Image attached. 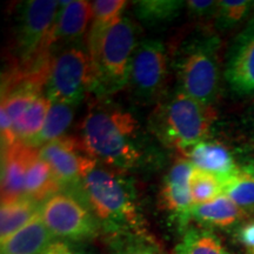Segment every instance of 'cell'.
<instances>
[{
    "label": "cell",
    "mask_w": 254,
    "mask_h": 254,
    "mask_svg": "<svg viewBox=\"0 0 254 254\" xmlns=\"http://www.w3.org/2000/svg\"><path fill=\"white\" fill-rule=\"evenodd\" d=\"M38 153V148L23 141L1 150V205L26 198V173L31 160Z\"/></svg>",
    "instance_id": "obj_14"
},
{
    "label": "cell",
    "mask_w": 254,
    "mask_h": 254,
    "mask_svg": "<svg viewBox=\"0 0 254 254\" xmlns=\"http://www.w3.org/2000/svg\"><path fill=\"white\" fill-rule=\"evenodd\" d=\"M252 124H253V126H254V105H253V107H252Z\"/></svg>",
    "instance_id": "obj_34"
},
{
    "label": "cell",
    "mask_w": 254,
    "mask_h": 254,
    "mask_svg": "<svg viewBox=\"0 0 254 254\" xmlns=\"http://www.w3.org/2000/svg\"><path fill=\"white\" fill-rule=\"evenodd\" d=\"M97 99L81 123L79 139L85 151L97 163L119 172L139 166L144 150L136 119L106 98Z\"/></svg>",
    "instance_id": "obj_1"
},
{
    "label": "cell",
    "mask_w": 254,
    "mask_h": 254,
    "mask_svg": "<svg viewBox=\"0 0 254 254\" xmlns=\"http://www.w3.org/2000/svg\"><path fill=\"white\" fill-rule=\"evenodd\" d=\"M60 11L57 15L53 26L52 49L53 52L59 49L60 45L66 47L75 46L72 44L78 43L90 30L92 20V2L85 0L75 1H60Z\"/></svg>",
    "instance_id": "obj_15"
},
{
    "label": "cell",
    "mask_w": 254,
    "mask_h": 254,
    "mask_svg": "<svg viewBox=\"0 0 254 254\" xmlns=\"http://www.w3.org/2000/svg\"><path fill=\"white\" fill-rule=\"evenodd\" d=\"M39 155L52 168L62 187H78L97 166L78 136L64 135L39 148Z\"/></svg>",
    "instance_id": "obj_10"
},
{
    "label": "cell",
    "mask_w": 254,
    "mask_h": 254,
    "mask_svg": "<svg viewBox=\"0 0 254 254\" xmlns=\"http://www.w3.org/2000/svg\"><path fill=\"white\" fill-rule=\"evenodd\" d=\"M245 167H247V168H249V170H251L254 173V158L251 159V160L249 161V164L245 165Z\"/></svg>",
    "instance_id": "obj_33"
},
{
    "label": "cell",
    "mask_w": 254,
    "mask_h": 254,
    "mask_svg": "<svg viewBox=\"0 0 254 254\" xmlns=\"http://www.w3.org/2000/svg\"><path fill=\"white\" fill-rule=\"evenodd\" d=\"M41 206L28 198L1 205L0 209V236L1 241L7 239L24 227L34 215L40 212Z\"/></svg>",
    "instance_id": "obj_22"
},
{
    "label": "cell",
    "mask_w": 254,
    "mask_h": 254,
    "mask_svg": "<svg viewBox=\"0 0 254 254\" xmlns=\"http://www.w3.org/2000/svg\"><path fill=\"white\" fill-rule=\"evenodd\" d=\"M194 166L185 158L178 159L164 178L160 190V205L172 214L182 226L190 221V209L194 205L190 192V177Z\"/></svg>",
    "instance_id": "obj_12"
},
{
    "label": "cell",
    "mask_w": 254,
    "mask_h": 254,
    "mask_svg": "<svg viewBox=\"0 0 254 254\" xmlns=\"http://www.w3.org/2000/svg\"><path fill=\"white\" fill-rule=\"evenodd\" d=\"M40 213L52 236L64 240L92 239L100 230L87 206L73 194L57 193L41 205Z\"/></svg>",
    "instance_id": "obj_8"
},
{
    "label": "cell",
    "mask_w": 254,
    "mask_h": 254,
    "mask_svg": "<svg viewBox=\"0 0 254 254\" xmlns=\"http://www.w3.org/2000/svg\"><path fill=\"white\" fill-rule=\"evenodd\" d=\"M44 254H45V253H44Z\"/></svg>",
    "instance_id": "obj_36"
},
{
    "label": "cell",
    "mask_w": 254,
    "mask_h": 254,
    "mask_svg": "<svg viewBox=\"0 0 254 254\" xmlns=\"http://www.w3.org/2000/svg\"><path fill=\"white\" fill-rule=\"evenodd\" d=\"M52 106L41 91L17 88L1 93V107L8 114L19 141L28 144L43 128Z\"/></svg>",
    "instance_id": "obj_11"
},
{
    "label": "cell",
    "mask_w": 254,
    "mask_h": 254,
    "mask_svg": "<svg viewBox=\"0 0 254 254\" xmlns=\"http://www.w3.org/2000/svg\"><path fill=\"white\" fill-rule=\"evenodd\" d=\"M73 117H74V107L71 105L52 103L43 128L36 138L28 142V145L39 150L49 142L66 135L65 133L71 125Z\"/></svg>",
    "instance_id": "obj_21"
},
{
    "label": "cell",
    "mask_w": 254,
    "mask_h": 254,
    "mask_svg": "<svg viewBox=\"0 0 254 254\" xmlns=\"http://www.w3.org/2000/svg\"><path fill=\"white\" fill-rule=\"evenodd\" d=\"M215 119L217 114L211 105L176 91L159 103L150 126L161 144L182 153L208 138Z\"/></svg>",
    "instance_id": "obj_3"
},
{
    "label": "cell",
    "mask_w": 254,
    "mask_h": 254,
    "mask_svg": "<svg viewBox=\"0 0 254 254\" xmlns=\"http://www.w3.org/2000/svg\"><path fill=\"white\" fill-rule=\"evenodd\" d=\"M77 190L81 193L82 202L94 215L100 230L110 237L147 233L134 186L122 172L95 166Z\"/></svg>",
    "instance_id": "obj_2"
},
{
    "label": "cell",
    "mask_w": 254,
    "mask_h": 254,
    "mask_svg": "<svg viewBox=\"0 0 254 254\" xmlns=\"http://www.w3.org/2000/svg\"><path fill=\"white\" fill-rule=\"evenodd\" d=\"M136 36L135 24L123 15L97 43L87 46L93 71L92 92L98 98H107L128 84Z\"/></svg>",
    "instance_id": "obj_4"
},
{
    "label": "cell",
    "mask_w": 254,
    "mask_h": 254,
    "mask_svg": "<svg viewBox=\"0 0 254 254\" xmlns=\"http://www.w3.org/2000/svg\"><path fill=\"white\" fill-rule=\"evenodd\" d=\"M45 254H88V252L67 241H53Z\"/></svg>",
    "instance_id": "obj_32"
},
{
    "label": "cell",
    "mask_w": 254,
    "mask_h": 254,
    "mask_svg": "<svg viewBox=\"0 0 254 254\" xmlns=\"http://www.w3.org/2000/svg\"><path fill=\"white\" fill-rule=\"evenodd\" d=\"M222 194L227 195L246 215L254 213V173L239 167L236 172L221 180Z\"/></svg>",
    "instance_id": "obj_20"
},
{
    "label": "cell",
    "mask_w": 254,
    "mask_h": 254,
    "mask_svg": "<svg viewBox=\"0 0 254 254\" xmlns=\"http://www.w3.org/2000/svg\"><path fill=\"white\" fill-rule=\"evenodd\" d=\"M93 88V71L88 52L78 46L55 53L45 95L52 103L75 107Z\"/></svg>",
    "instance_id": "obj_6"
},
{
    "label": "cell",
    "mask_w": 254,
    "mask_h": 254,
    "mask_svg": "<svg viewBox=\"0 0 254 254\" xmlns=\"http://www.w3.org/2000/svg\"><path fill=\"white\" fill-rule=\"evenodd\" d=\"M62 189L52 168L38 153L28 166L25 179V196L38 204H44Z\"/></svg>",
    "instance_id": "obj_19"
},
{
    "label": "cell",
    "mask_w": 254,
    "mask_h": 254,
    "mask_svg": "<svg viewBox=\"0 0 254 254\" xmlns=\"http://www.w3.org/2000/svg\"><path fill=\"white\" fill-rule=\"evenodd\" d=\"M182 155L195 168L217 176L220 182L239 168L226 146L217 141H200Z\"/></svg>",
    "instance_id": "obj_16"
},
{
    "label": "cell",
    "mask_w": 254,
    "mask_h": 254,
    "mask_svg": "<svg viewBox=\"0 0 254 254\" xmlns=\"http://www.w3.org/2000/svg\"><path fill=\"white\" fill-rule=\"evenodd\" d=\"M127 2L124 0H98L92 2V20L87 33V46L93 45L105 32L123 17Z\"/></svg>",
    "instance_id": "obj_23"
},
{
    "label": "cell",
    "mask_w": 254,
    "mask_h": 254,
    "mask_svg": "<svg viewBox=\"0 0 254 254\" xmlns=\"http://www.w3.org/2000/svg\"><path fill=\"white\" fill-rule=\"evenodd\" d=\"M168 59L160 40L145 39L136 46L128 85L133 94L144 103L158 100L167 82Z\"/></svg>",
    "instance_id": "obj_9"
},
{
    "label": "cell",
    "mask_w": 254,
    "mask_h": 254,
    "mask_svg": "<svg viewBox=\"0 0 254 254\" xmlns=\"http://www.w3.org/2000/svg\"><path fill=\"white\" fill-rule=\"evenodd\" d=\"M219 43L215 36L193 38L180 47L174 58L178 91L211 106L220 82Z\"/></svg>",
    "instance_id": "obj_5"
},
{
    "label": "cell",
    "mask_w": 254,
    "mask_h": 254,
    "mask_svg": "<svg viewBox=\"0 0 254 254\" xmlns=\"http://www.w3.org/2000/svg\"><path fill=\"white\" fill-rule=\"evenodd\" d=\"M253 1L249 0H221L218 1L214 25L219 31L232 30L249 15Z\"/></svg>",
    "instance_id": "obj_28"
},
{
    "label": "cell",
    "mask_w": 254,
    "mask_h": 254,
    "mask_svg": "<svg viewBox=\"0 0 254 254\" xmlns=\"http://www.w3.org/2000/svg\"><path fill=\"white\" fill-rule=\"evenodd\" d=\"M0 131H1V150L11 147L19 141L11 119L2 107L0 110Z\"/></svg>",
    "instance_id": "obj_30"
},
{
    "label": "cell",
    "mask_w": 254,
    "mask_h": 254,
    "mask_svg": "<svg viewBox=\"0 0 254 254\" xmlns=\"http://www.w3.org/2000/svg\"><path fill=\"white\" fill-rule=\"evenodd\" d=\"M52 238L39 212L24 227L1 241V254H44L53 243Z\"/></svg>",
    "instance_id": "obj_17"
},
{
    "label": "cell",
    "mask_w": 254,
    "mask_h": 254,
    "mask_svg": "<svg viewBox=\"0 0 254 254\" xmlns=\"http://www.w3.org/2000/svg\"><path fill=\"white\" fill-rule=\"evenodd\" d=\"M135 15L147 24H163L179 15L186 2L180 0H141L135 1Z\"/></svg>",
    "instance_id": "obj_25"
},
{
    "label": "cell",
    "mask_w": 254,
    "mask_h": 254,
    "mask_svg": "<svg viewBox=\"0 0 254 254\" xmlns=\"http://www.w3.org/2000/svg\"><path fill=\"white\" fill-rule=\"evenodd\" d=\"M60 1L30 0L20 5L14 34V49L21 65L44 53H53L52 37Z\"/></svg>",
    "instance_id": "obj_7"
},
{
    "label": "cell",
    "mask_w": 254,
    "mask_h": 254,
    "mask_svg": "<svg viewBox=\"0 0 254 254\" xmlns=\"http://www.w3.org/2000/svg\"><path fill=\"white\" fill-rule=\"evenodd\" d=\"M225 79L237 93H254V19L231 47L225 67Z\"/></svg>",
    "instance_id": "obj_13"
},
{
    "label": "cell",
    "mask_w": 254,
    "mask_h": 254,
    "mask_svg": "<svg viewBox=\"0 0 254 254\" xmlns=\"http://www.w3.org/2000/svg\"><path fill=\"white\" fill-rule=\"evenodd\" d=\"M174 254H231L213 232L200 227H190Z\"/></svg>",
    "instance_id": "obj_24"
},
{
    "label": "cell",
    "mask_w": 254,
    "mask_h": 254,
    "mask_svg": "<svg viewBox=\"0 0 254 254\" xmlns=\"http://www.w3.org/2000/svg\"><path fill=\"white\" fill-rule=\"evenodd\" d=\"M110 251L111 254H165L148 233L111 236Z\"/></svg>",
    "instance_id": "obj_26"
},
{
    "label": "cell",
    "mask_w": 254,
    "mask_h": 254,
    "mask_svg": "<svg viewBox=\"0 0 254 254\" xmlns=\"http://www.w3.org/2000/svg\"><path fill=\"white\" fill-rule=\"evenodd\" d=\"M238 239L241 245L245 246L250 251L251 254H254V220H251L238 231Z\"/></svg>",
    "instance_id": "obj_31"
},
{
    "label": "cell",
    "mask_w": 254,
    "mask_h": 254,
    "mask_svg": "<svg viewBox=\"0 0 254 254\" xmlns=\"http://www.w3.org/2000/svg\"><path fill=\"white\" fill-rule=\"evenodd\" d=\"M245 217L243 209L225 194L206 204L193 206L190 214V220H194L202 226L218 228L236 226Z\"/></svg>",
    "instance_id": "obj_18"
},
{
    "label": "cell",
    "mask_w": 254,
    "mask_h": 254,
    "mask_svg": "<svg viewBox=\"0 0 254 254\" xmlns=\"http://www.w3.org/2000/svg\"><path fill=\"white\" fill-rule=\"evenodd\" d=\"M190 192L193 205H202L222 194L220 179L200 168H193L190 177Z\"/></svg>",
    "instance_id": "obj_27"
},
{
    "label": "cell",
    "mask_w": 254,
    "mask_h": 254,
    "mask_svg": "<svg viewBox=\"0 0 254 254\" xmlns=\"http://www.w3.org/2000/svg\"><path fill=\"white\" fill-rule=\"evenodd\" d=\"M217 6L218 1H212V0H190V1H186L189 14H190V17L199 19V20H206L209 18L214 20Z\"/></svg>",
    "instance_id": "obj_29"
},
{
    "label": "cell",
    "mask_w": 254,
    "mask_h": 254,
    "mask_svg": "<svg viewBox=\"0 0 254 254\" xmlns=\"http://www.w3.org/2000/svg\"><path fill=\"white\" fill-rule=\"evenodd\" d=\"M252 8L254 9V1H253V5H252Z\"/></svg>",
    "instance_id": "obj_35"
}]
</instances>
